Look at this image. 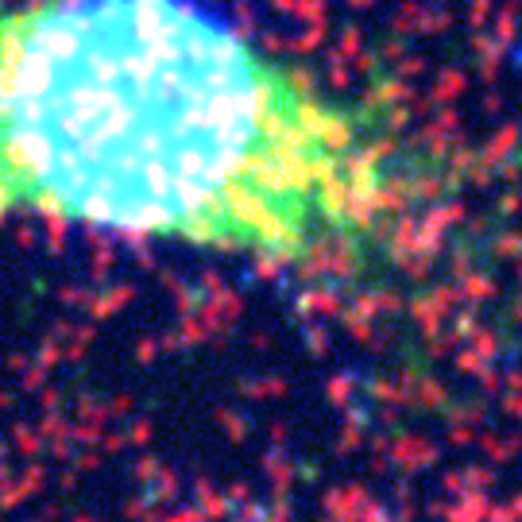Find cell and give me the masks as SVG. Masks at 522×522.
<instances>
[{"label": "cell", "mask_w": 522, "mask_h": 522, "mask_svg": "<svg viewBox=\"0 0 522 522\" xmlns=\"http://www.w3.org/2000/svg\"><path fill=\"white\" fill-rule=\"evenodd\" d=\"M426 190L391 113L202 0H0V217L364 260Z\"/></svg>", "instance_id": "1"}]
</instances>
